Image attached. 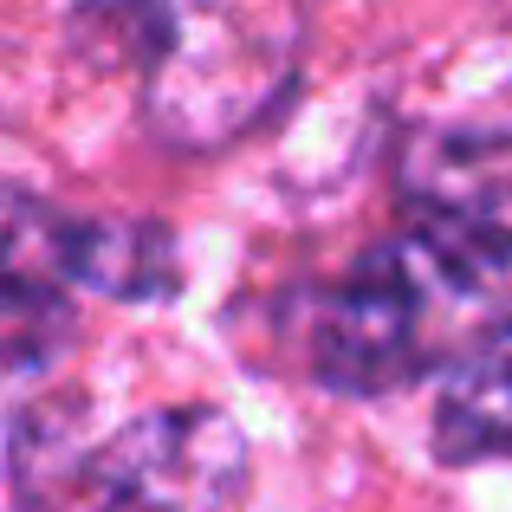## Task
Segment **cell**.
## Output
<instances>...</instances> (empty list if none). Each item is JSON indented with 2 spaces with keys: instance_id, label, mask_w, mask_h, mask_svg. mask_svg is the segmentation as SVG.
<instances>
[{
  "instance_id": "cell-1",
  "label": "cell",
  "mask_w": 512,
  "mask_h": 512,
  "mask_svg": "<svg viewBox=\"0 0 512 512\" xmlns=\"http://www.w3.org/2000/svg\"><path fill=\"white\" fill-rule=\"evenodd\" d=\"M480 286L487 279L461 273L428 240L402 234L370 247L344 279L305 286L286 312H273V325L312 383L344 396H383L448 357Z\"/></svg>"
},
{
  "instance_id": "cell-2",
  "label": "cell",
  "mask_w": 512,
  "mask_h": 512,
  "mask_svg": "<svg viewBox=\"0 0 512 512\" xmlns=\"http://www.w3.org/2000/svg\"><path fill=\"white\" fill-rule=\"evenodd\" d=\"M150 124L175 150H221L292 85L305 0H143Z\"/></svg>"
},
{
  "instance_id": "cell-3",
  "label": "cell",
  "mask_w": 512,
  "mask_h": 512,
  "mask_svg": "<svg viewBox=\"0 0 512 512\" xmlns=\"http://www.w3.org/2000/svg\"><path fill=\"white\" fill-rule=\"evenodd\" d=\"M240 487H247V435L221 409H163L72 454L46 506L72 500L78 512H227Z\"/></svg>"
},
{
  "instance_id": "cell-4",
  "label": "cell",
  "mask_w": 512,
  "mask_h": 512,
  "mask_svg": "<svg viewBox=\"0 0 512 512\" xmlns=\"http://www.w3.org/2000/svg\"><path fill=\"white\" fill-rule=\"evenodd\" d=\"M409 234L461 273L512 266V130H435L402 156Z\"/></svg>"
},
{
  "instance_id": "cell-5",
  "label": "cell",
  "mask_w": 512,
  "mask_h": 512,
  "mask_svg": "<svg viewBox=\"0 0 512 512\" xmlns=\"http://www.w3.org/2000/svg\"><path fill=\"white\" fill-rule=\"evenodd\" d=\"M78 221L0 188V389L39 376L72 344Z\"/></svg>"
},
{
  "instance_id": "cell-6",
  "label": "cell",
  "mask_w": 512,
  "mask_h": 512,
  "mask_svg": "<svg viewBox=\"0 0 512 512\" xmlns=\"http://www.w3.org/2000/svg\"><path fill=\"white\" fill-rule=\"evenodd\" d=\"M435 454L448 467H480L512 454V325L461 350L435 402Z\"/></svg>"
}]
</instances>
